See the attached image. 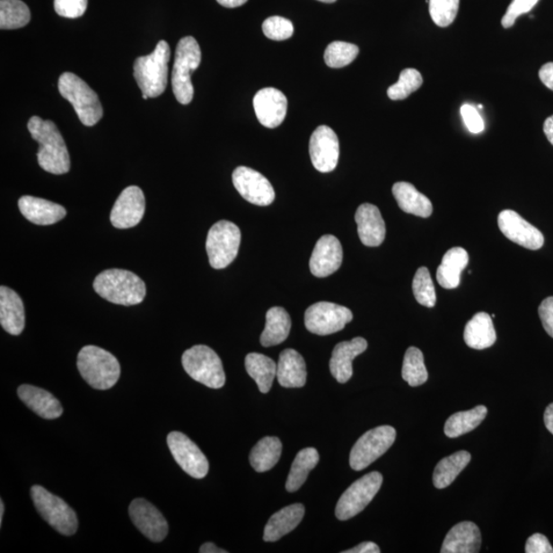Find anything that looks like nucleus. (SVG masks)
<instances>
[{
	"label": "nucleus",
	"instance_id": "f257e3e1",
	"mask_svg": "<svg viewBox=\"0 0 553 553\" xmlns=\"http://www.w3.org/2000/svg\"><path fill=\"white\" fill-rule=\"evenodd\" d=\"M28 130L40 144L38 160L41 169L57 176L69 172L71 162L67 145L55 123L33 116L28 122Z\"/></svg>",
	"mask_w": 553,
	"mask_h": 553
},
{
	"label": "nucleus",
	"instance_id": "f03ea898",
	"mask_svg": "<svg viewBox=\"0 0 553 553\" xmlns=\"http://www.w3.org/2000/svg\"><path fill=\"white\" fill-rule=\"evenodd\" d=\"M93 289L104 300L127 307L141 303L147 293L140 276L120 268H110L99 274L94 279Z\"/></svg>",
	"mask_w": 553,
	"mask_h": 553
},
{
	"label": "nucleus",
	"instance_id": "7ed1b4c3",
	"mask_svg": "<svg viewBox=\"0 0 553 553\" xmlns=\"http://www.w3.org/2000/svg\"><path fill=\"white\" fill-rule=\"evenodd\" d=\"M171 48L165 40L158 42L148 56L138 57L134 64V76L144 96L157 98L169 83Z\"/></svg>",
	"mask_w": 553,
	"mask_h": 553
},
{
	"label": "nucleus",
	"instance_id": "20e7f679",
	"mask_svg": "<svg viewBox=\"0 0 553 553\" xmlns=\"http://www.w3.org/2000/svg\"><path fill=\"white\" fill-rule=\"evenodd\" d=\"M77 368L94 390L106 391L119 381L121 369L116 356L96 346H86L77 356Z\"/></svg>",
	"mask_w": 553,
	"mask_h": 553
},
{
	"label": "nucleus",
	"instance_id": "39448f33",
	"mask_svg": "<svg viewBox=\"0 0 553 553\" xmlns=\"http://www.w3.org/2000/svg\"><path fill=\"white\" fill-rule=\"evenodd\" d=\"M59 92L75 108L83 126L93 127L103 118V107L96 92L73 73L65 72L60 76Z\"/></svg>",
	"mask_w": 553,
	"mask_h": 553
},
{
	"label": "nucleus",
	"instance_id": "423d86ee",
	"mask_svg": "<svg viewBox=\"0 0 553 553\" xmlns=\"http://www.w3.org/2000/svg\"><path fill=\"white\" fill-rule=\"evenodd\" d=\"M201 49L198 40L192 36L181 39L176 49L171 85L174 97L181 105L190 104L194 98V86L191 73L199 67Z\"/></svg>",
	"mask_w": 553,
	"mask_h": 553
},
{
	"label": "nucleus",
	"instance_id": "0eeeda50",
	"mask_svg": "<svg viewBox=\"0 0 553 553\" xmlns=\"http://www.w3.org/2000/svg\"><path fill=\"white\" fill-rule=\"evenodd\" d=\"M186 373L194 381L210 389H221L225 374L220 356L207 346H195L187 349L181 358Z\"/></svg>",
	"mask_w": 553,
	"mask_h": 553
},
{
	"label": "nucleus",
	"instance_id": "6e6552de",
	"mask_svg": "<svg viewBox=\"0 0 553 553\" xmlns=\"http://www.w3.org/2000/svg\"><path fill=\"white\" fill-rule=\"evenodd\" d=\"M31 498L36 511L57 532L65 536H72L76 533L78 529L77 515L62 498L38 485L31 487Z\"/></svg>",
	"mask_w": 553,
	"mask_h": 553
},
{
	"label": "nucleus",
	"instance_id": "1a4fd4ad",
	"mask_svg": "<svg viewBox=\"0 0 553 553\" xmlns=\"http://www.w3.org/2000/svg\"><path fill=\"white\" fill-rule=\"evenodd\" d=\"M241 232L234 223L217 222L210 228L206 240L209 264L216 270L227 268L237 258Z\"/></svg>",
	"mask_w": 553,
	"mask_h": 553
},
{
	"label": "nucleus",
	"instance_id": "9d476101",
	"mask_svg": "<svg viewBox=\"0 0 553 553\" xmlns=\"http://www.w3.org/2000/svg\"><path fill=\"white\" fill-rule=\"evenodd\" d=\"M397 438L396 429L382 426L370 429L356 441L349 455V465L354 470H365L392 446Z\"/></svg>",
	"mask_w": 553,
	"mask_h": 553
},
{
	"label": "nucleus",
	"instance_id": "9b49d317",
	"mask_svg": "<svg viewBox=\"0 0 553 553\" xmlns=\"http://www.w3.org/2000/svg\"><path fill=\"white\" fill-rule=\"evenodd\" d=\"M382 482L381 472L373 471L349 486L338 502L337 518L339 521H347L363 512L376 496Z\"/></svg>",
	"mask_w": 553,
	"mask_h": 553
},
{
	"label": "nucleus",
	"instance_id": "f8f14e48",
	"mask_svg": "<svg viewBox=\"0 0 553 553\" xmlns=\"http://www.w3.org/2000/svg\"><path fill=\"white\" fill-rule=\"evenodd\" d=\"M353 312L343 305L321 302L311 305L305 311L304 324L307 329L317 336H329L345 329L352 322Z\"/></svg>",
	"mask_w": 553,
	"mask_h": 553
},
{
	"label": "nucleus",
	"instance_id": "ddd939ff",
	"mask_svg": "<svg viewBox=\"0 0 553 553\" xmlns=\"http://www.w3.org/2000/svg\"><path fill=\"white\" fill-rule=\"evenodd\" d=\"M167 445L174 458L189 476L195 478H206L209 470L207 458L196 443L180 432L167 435Z\"/></svg>",
	"mask_w": 553,
	"mask_h": 553
},
{
	"label": "nucleus",
	"instance_id": "4468645a",
	"mask_svg": "<svg viewBox=\"0 0 553 553\" xmlns=\"http://www.w3.org/2000/svg\"><path fill=\"white\" fill-rule=\"evenodd\" d=\"M233 184L239 194L254 206H268L275 200V191L270 181L250 167H237L233 172Z\"/></svg>",
	"mask_w": 553,
	"mask_h": 553
},
{
	"label": "nucleus",
	"instance_id": "2eb2a0df",
	"mask_svg": "<svg viewBox=\"0 0 553 553\" xmlns=\"http://www.w3.org/2000/svg\"><path fill=\"white\" fill-rule=\"evenodd\" d=\"M498 225L507 239L527 250H538L544 244L542 233L514 210L501 211Z\"/></svg>",
	"mask_w": 553,
	"mask_h": 553
},
{
	"label": "nucleus",
	"instance_id": "dca6fc26",
	"mask_svg": "<svg viewBox=\"0 0 553 553\" xmlns=\"http://www.w3.org/2000/svg\"><path fill=\"white\" fill-rule=\"evenodd\" d=\"M310 156L312 165L320 172H330L337 169L339 141L332 128L321 126L315 129L310 140Z\"/></svg>",
	"mask_w": 553,
	"mask_h": 553
},
{
	"label": "nucleus",
	"instance_id": "f3484780",
	"mask_svg": "<svg viewBox=\"0 0 553 553\" xmlns=\"http://www.w3.org/2000/svg\"><path fill=\"white\" fill-rule=\"evenodd\" d=\"M129 516L141 533L153 542H162L169 534V522L158 509L145 499H135L129 505Z\"/></svg>",
	"mask_w": 553,
	"mask_h": 553
},
{
	"label": "nucleus",
	"instance_id": "a211bd4d",
	"mask_svg": "<svg viewBox=\"0 0 553 553\" xmlns=\"http://www.w3.org/2000/svg\"><path fill=\"white\" fill-rule=\"evenodd\" d=\"M145 195L140 188L130 186L119 195L111 210L110 220L116 229L136 227L145 215Z\"/></svg>",
	"mask_w": 553,
	"mask_h": 553
},
{
	"label": "nucleus",
	"instance_id": "6ab92c4d",
	"mask_svg": "<svg viewBox=\"0 0 553 553\" xmlns=\"http://www.w3.org/2000/svg\"><path fill=\"white\" fill-rule=\"evenodd\" d=\"M343 246L336 236L324 235L318 240L310 259L312 275L325 278L336 273L343 264Z\"/></svg>",
	"mask_w": 553,
	"mask_h": 553
},
{
	"label": "nucleus",
	"instance_id": "aec40b11",
	"mask_svg": "<svg viewBox=\"0 0 553 553\" xmlns=\"http://www.w3.org/2000/svg\"><path fill=\"white\" fill-rule=\"evenodd\" d=\"M287 98L274 87L260 90L253 99L259 121L268 128L278 127L286 118Z\"/></svg>",
	"mask_w": 553,
	"mask_h": 553
},
{
	"label": "nucleus",
	"instance_id": "412c9836",
	"mask_svg": "<svg viewBox=\"0 0 553 553\" xmlns=\"http://www.w3.org/2000/svg\"><path fill=\"white\" fill-rule=\"evenodd\" d=\"M355 220L358 224V234L364 245L377 247L383 243L387 230L377 206L364 203L356 209Z\"/></svg>",
	"mask_w": 553,
	"mask_h": 553
},
{
	"label": "nucleus",
	"instance_id": "4be33fe9",
	"mask_svg": "<svg viewBox=\"0 0 553 553\" xmlns=\"http://www.w3.org/2000/svg\"><path fill=\"white\" fill-rule=\"evenodd\" d=\"M368 343L363 338L343 341L334 347L330 360V373L339 383H346L353 376V361L366 351Z\"/></svg>",
	"mask_w": 553,
	"mask_h": 553
},
{
	"label": "nucleus",
	"instance_id": "5701e85b",
	"mask_svg": "<svg viewBox=\"0 0 553 553\" xmlns=\"http://www.w3.org/2000/svg\"><path fill=\"white\" fill-rule=\"evenodd\" d=\"M481 531L475 522H462L451 529L442 545V553H477L481 549Z\"/></svg>",
	"mask_w": 553,
	"mask_h": 553
},
{
	"label": "nucleus",
	"instance_id": "b1692460",
	"mask_svg": "<svg viewBox=\"0 0 553 553\" xmlns=\"http://www.w3.org/2000/svg\"><path fill=\"white\" fill-rule=\"evenodd\" d=\"M18 396L29 409L41 418L52 420L62 417L64 410L59 399L46 390L23 384L18 389Z\"/></svg>",
	"mask_w": 553,
	"mask_h": 553
},
{
	"label": "nucleus",
	"instance_id": "393cba45",
	"mask_svg": "<svg viewBox=\"0 0 553 553\" xmlns=\"http://www.w3.org/2000/svg\"><path fill=\"white\" fill-rule=\"evenodd\" d=\"M18 205L21 214L29 222L39 225L54 224L67 215V210L62 206L33 196H23Z\"/></svg>",
	"mask_w": 553,
	"mask_h": 553
},
{
	"label": "nucleus",
	"instance_id": "a878e982",
	"mask_svg": "<svg viewBox=\"0 0 553 553\" xmlns=\"http://www.w3.org/2000/svg\"><path fill=\"white\" fill-rule=\"evenodd\" d=\"M0 324L16 337L25 329L24 303L16 291L6 286L0 287Z\"/></svg>",
	"mask_w": 553,
	"mask_h": 553
},
{
	"label": "nucleus",
	"instance_id": "bb28decb",
	"mask_svg": "<svg viewBox=\"0 0 553 553\" xmlns=\"http://www.w3.org/2000/svg\"><path fill=\"white\" fill-rule=\"evenodd\" d=\"M307 365L300 353L287 348L279 356L276 365V380L281 387L296 389L304 387L307 382Z\"/></svg>",
	"mask_w": 553,
	"mask_h": 553
},
{
	"label": "nucleus",
	"instance_id": "cd10ccee",
	"mask_svg": "<svg viewBox=\"0 0 553 553\" xmlns=\"http://www.w3.org/2000/svg\"><path fill=\"white\" fill-rule=\"evenodd\" d=\"M304 506L295 504L284 507L268 520L265 528L264 540L275 542L294 531L303 519Z\"/></svg>",
	"mask_w": 553,
	"mask_h": 553
},
{
	"label": "nucleus",
	"instance_id": "c85d7f7f",
	"mask_svg": "<svg viewBox=\"0 0 553 553\" xmlns=\"http://www.w3.org/2000/svg\"><path fill=\"white\" fill-rule=\"evenodd\" d=\"M469 253L462 247H454L448 250L436 271V280L446 289L460 286L461 272L469 265Z\"/></svg>",
	"mask_w": 553,
	"mask_h": 553
},
{
	"label": "nucleus",
	"instance_id": "c756f323",
	"mask_svg": "<svg viewBox=\"0 0 553 553\" xmlns=\"http://www.w3.org/2000/svg\"><path fill=\"white\" fill-rule=\"evenodd\" d=\"M392 194L398 202V206L404 213L419 217H429L433 214V205L426 195L417 191L410 183L399 181L392 187Z\"/></svg>",
	"mask_w": 553,
	"mask_h": 553
},
{
	"label": "nucleus",
	"instance_id": "7c9ffc66",
	"mask_svg": "<svg viewBox=\"0 0 553 553\" xmlns=\"http://www.w3.org/2000/svg\"><path fill=\"white\" fill-rule=\"evenodd\" d=\"M492 317L487 312H478L465 326L464 341L470 347L485 349L496 343Z\"/></svg>",
	"mask_w": 553,
	"mask_h": 553
},
{
	"label": "nucleus",
	"instance_id": "2f4dec72",
	"mask_svg": "<svg viewBox=\"0 0 553 553\" xmlns=\"http://www.w3.org/2000/svg\"><path fill=\"white\" fill-rule=\"evenodd\" d=\"M266 320L265 330L260 337L261 346L270 347L284 343L291 329V319L286 310L272 308L268 311Z\"/></svg>",
	"mask_w": 553,
	"mask_h": 553
},
{
	"label": "nucleus",
	"instance_id": "473e14b6",
	"mask_svg": "<svg viewBox=\"0 0 553 553\" xmlns=\"http://www.w3.org/2000/svg\"><path fill=\"white\" fill-rule=\"evenodd\" d=\"M470 460L471 455L468 451H458L452 455L443 458L434 471L433 482L436 489H445L452 484L458 475L468 467Z\"/></svg>",
	"mask_w": 553,
	"mask_h": 553
},
{
	"label": "nucleus",
	"instance_id": "72a5a7b5",
	"mask_svg": "<svg viewBox=\"0 0 553 553\" xmlns=\"http://www.w3.org/2000/svg\"><path fill=\"white\" fill-rule=\"evenodd\" d=\"M245 368L247 373L257 382L263 394L270 391L276 376V363L263 354L251 353L246 356Z\"/></svg>",
	"mask_w": 553,
	"mask_h": 553
},
{
	"label": "nucleus",
	"instance_id": "f704fd0d",
	"mask_svg": "<svg viewBox=\"0 0 553 553\" xmlns=\"http://www.w3.org/2000/svg\"><path fill=\"white\" fill-rule=\"evenodd\" d=\"M282 454V443L276 436H266L251 450L250 461L254 470L265 472L278 463Z\"/></svg>",
	"mask_w": 553,
	"mask_h": 553
},
{
	"label": "nucleus",
	"instance_id": "c9c22d12",
	"mask_svg": "<svg viewBox=\"0 0 553 553\" xmlns=\"http://www.w3.org/2000/svg\"><path fill=\"white\" fill-rule=\"evenodd\" d=\"M319 453L315 448H305L297 453L295 460L291 465V470L286 481V490L296 492L307 481L311 470H314L319 463Z\"/></svg>",
	"mask_w": 553,
	"mask_h": 553
},
{
	"label": "nucleus",
	"instance_id": "e433bc0d",
	"mask_svg": "<svg viewBox=\"0 0 553 553\" xmlns=\"http://www.w3.org/2000/svg\"><path fill=\"white\" fill-rule=\"evenodd\" d=\"M487 413V407L483 405L477 406L476 408L469 411L457 412L448 418L443 432L452 439L470 433L482 424Z\"/></svg>",
	"mask_w": 553,
	"mask_h": 553
},
{
	"label": "nucleus",
	"instance_id": "4c0bfd02",
	"mask_svg": "<svg viewBox=\"0 0 553 553\" xmlns=\"http://www.w3.org/2000/svg\"><path fill=\"white\" fill-rule=\"evenodd\" d=\"M31 20V10L21 0H0V28L13 31L25 27Z\"/></svg>",
	"mask_w": 553,
	"mask_h": 553
},
{
	"label": "nucleus",
	"instance_id": "58836bf2",
	"mask_svg": "<svg viewBox=\"0 0 553 553\" xmlns=\"http://www.w3.org/2000/svg\"><path fill=\"white\" fill-rule=\"evenodd\" d=\"M403 380L410 387H419L428 380L424 354L419 348L411 347L407 349L402 369Z\"/></svg>",
	"mask_w": 553,
	"mask_h": 553
},
{
	"label": "nucleus",
	"instance_id": "ea45409f",
	"mask_svg": "<svg viewBox=\"0 0 553 553\" xmlns=\"http://www.w3.org/2000/svg\"><path fill=\"white\" fill-rule=\"evenodd\" d=\"M359 52V48L353 43L333 41L325 50L324 60L330 68H344L355 61Z\"/></svg>",
	"mask_w": 553,
	"mask_h": 553
},
{
	"label": "nucleus",
	"instance_id": "a19ab883",
	"mask_svg": "<svg viewBox=\"0 0 553 553\" xmlns=\"http://www.w3.org/2000/svg\"><path fill=\"white\" fill-rule=\"evenodd\" d=\"M424 83L421 73L417 69H405L399 75L398 83L389 87L388 96L392 101H402L420 89Z\"/></svg>",
	"mask_w": 553,
	"mask_h": 553
},
{
	"label": "nucleus",
	"instance_id": "79ce46f5",
	"mask_svg": "<svg viewBox=\"0 0 553 553\" xmlns=\"http://www.w3.org/2000/svg\"><path fill=\"white\" fill-rule=\"evenodd\" d=\"M413 294L417 301L426 308H434L436 302L435 290L428 268L421 267L414 276Z\"/></svg>",
	"mask_w": 553,
	"mask_h": 553
},
{
	"label": "nucleus",
	"instance_id": "37998d69",
	"mask_svg": "<svg viewBox=\"0 0 553 553\" xmlns=\"http://www.w3.org/2000/svg\"><path fill=\"white\" fill-rule=\"evenodd\" d=\"M461 0H428L429 13L436 26L446 28L453 23Z\"/></svg>",
	"mask_w": 553,
	"mask_h": 553
},
{
	"label": "nucleus",
	"instance_id": "c03bdc74",
	"mask_svg": "<svg viewBox=\"0 0 553 553\" xmlns=\"http://www.w3.org/2000/svg\"><path fill=\"white\" fill-rule=\"evenodd\" d=\"M263 31L268 39L276 41L286 40L294 33L293 22L279 16L268 18L263 24Z\"/></svg>",
	"mask_w": 553,
	"mask_h": 553
},
{
	"label": "nucleus",
	"instance_id": "a18cd8bd",
	"mask_svg": "<svg viewBox=\"0 0 553 553\" xmlns=\"http://www.w3.org/2000/svg\"><path fill=\"white\" fill-rule=\"evenodd\" d=\"M540 0H513L511 5L501 21L502 26L508 29L514 25L516 19L522 14L532 11Z\"/></svg>",
	"mask_w": 553,
	"mask_h": 553
},
{
	"label": "nucleus",
	"instance_id": "49530a36",
	"mask_svg": "<svg viewBox=\"0 0 553 553\" xmlns=\"http://www.w3.org/2000/svg\"><path fill=\"white\" fill-rule=\"evenodd\" d=\"M54 6L59 16L77 19L83 16L87 9V0H55Z\"/></svg>",
	"mask_w": 553,
	"mask_h": 553
},
{
	"label": "nucleus",
	"instance_id": "de8ad7c7",
	"mask_svg": "<svg viewBox=\"0 0 553 553\" xmlns=\"http://www.w3.org/2000/svg\"><path fill=\"white\" fill-rule=\"evenodd\" d=\"M465 126L471 134H481L485 129V123L478 109L470 104H464L461 109Z\"/></svg>",
	"mask_w": 553,
	"mask_h": 553
},
{
	"label": "nucleus",
	"instance_id": "09e8293b",
	"mask_svg": "<svg viewBox=\"0 0 553 553\" xmlns=\"http://www.w3.org/2000/svg\"><path fill=\"white\" fill-rule=\"evenodd\" d=\"M525 551L527 553H553V549L547 537L537 533L529 538Z\"/></svg>",
	"mask_w": 553,
	"mask_h": 553
},
{
	"label": "nucleus",
	"instance_id": "8fccbe9b",
	"mask_svg": "<svg viewBox=\"0 0 553 553\" xmlns=\"http://www.w3.org/2000/svg\"><path fill=\"white\" fill-rule=\"evenodd\" d=\"M538 311L545 331L553 338V296L545 298Z\"/></svg>",
	"mask_w": 553,
	"mask_h": 553
},
{
	"label": "nucleus",
	"instance_id": "3c124183",
	"mask_svg": "<svg viewBox=\"0 0 553 553\" xmlns=\"http://www.w3.org/2000/svg\"><path fill=\"white\" fill-rule=\"evenodd\" d=\"M540 77L542 83L553 91V62L543 65L540 70Z\"/></svg>",
	"mask_w": 553,
	"mask_h": 553
},
{
	"label": "nucleus",
	"instance_id": "603ef678",
	"mask_svg": "<svg viewBox=\"0 0 553 553\" xmlns=\"http://www.w3.org/2000/svg\"><path fill=\"white\" fill-rule=\"evenodd\" d=\"M344 553H380L381 549L374 542H363L358 547L343 551Z\"/></svg>",
	"mask_w": 553,
	"mask_h": 553
},
{
	"label": "nucleus",
	"instance_id": "864d4df0",
	"mask_svg": "<svg viewBox=\"0 0 553 553\" xmlns=\"http://www.w3.org/2000/svg\"><path fill=\"white\" fill-rule=\"evenodd\" d=\"M544 424L549 431L553 434V403L550 404L544 412Z\"/></svg>",
	"mask_w": 553,
	"mask_h": 553
},
{
	"label": "nucleus",
	"instance_id": "5fc2aeb1",
	"mask_svg": "<svg viewBox=\"0 0 553 553\" xmlns=\"http://www.w3.org/2000/svg\"><path fill=\"white\" fill-rule=\"evenodd\" d=\"M543 130L545 136L548 137V140L553 145V116H550V118L545 120Z\"/></svg>",
	"mask_w": 553,
	"mask_h": 553
},
{
	"label": "nucleus",
	"instance_id": "6e6d98bb",
	"mask_svg": "<svg viewBox=\"0 0 553 553\" xmlns=\"http://www.w3.org/2000/svg\"><path fill=\"white\" fill-rule=\"evenodd\" d=\"M201 553H228L227 550L218 549L214 543L207 542L203 544L199 549Z\"/></svg>",
	"mask_w": 553,
	"mask_h": 553
},
{
	"label": "nucleus",
	"instance_id": "4d7b16f0",
	"mask_svg": "<svg viewBox=\"0 0 553 553\" xmlns=\"http://www.w3.org/2000/svg\"><path fill=\"white\" fill-rule=\"evenodd\" d=\"M216 2L228 9H234V7L245 4L247 0H216Z\"/></svg>",
	"mask_w": 553,
	"mask_h": 553
},
{
	"label": "nucleus",
	"instance_id": "13d9d810",
	"mask_svg": "<svg viewBox=\"0 0 553 553\" xmlns=\"http://www.w3.org/2000/svg\"><path fill=\"white\" fill-rule=\"evenodd\" d=\"M4 501H0V526H2L3 523V520H4Z\"/></svg>",
	"mask_w": 553,
	"mask_h": 553
},
{
	"label": "nucleus",
	"instance_id": "bf43d9fd",
	"mask_svg": "<svg viewBox=\"0 0 553 553\" xmlns=\"http://www.w3.org/2000/svg\"><path fill=\"white\" fill-rule=\"evenodd\" d=\"M319 2L325 3V4H333V3H336L337 0H319Z\"/></svg>",
	"mask_w": 553,
	"mask_h": 553
},
{
	"label": "nucleus",
	"instance_id": "052dcab7",
	"mask_svg": "<svg viewBox=\"0 0 553 553\" xmlns=\"http://www.w3.org/2000/svg\"><path fill=\"white\" fill-rule=\"evenodd\" d=\"M478 107L479 109H482V108H484V107H483L482 105H478Z\"/></svg>",
	"mask_w": 553,
	"mask_h": 553
}]
</instances>
